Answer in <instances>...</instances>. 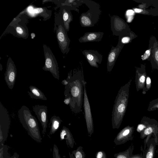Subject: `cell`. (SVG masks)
<instances>
[{
	"label": "cell",
	"mask_w": 158,
	"mask_h": 158,
	"mask_svg": "<svg viewBox=\"0 0 158 158\" xmlns=\"http://www.w3.org/2000/svg\"><path fill=\"white\" fill-rule=\"evenodd\" d=\"M68 84L65 85L64 95L65 97H70L71 101L69 105L71 110L75 113H79L81 108L84 98V81L83 71L81 70H73L68 74L66 79Z\"/></svg>",
	"instance_id": "1"
},
{
	"label": "cell",
	"mask_w": 158,
	"mask_h": 158,
	"mask_svg": "<svg viewBox=\"0 0 158 158\" xmlns=\"http://www.w3.org/2000/svg\"><path fill=\"white\" fill-rule=\"evenodd\" d=\"M130 80L119 90L114 101L112 114L113 129H118L122 123L127 110L129 92L131 82Z\"/></svg>",
	"instance_id": "2"
},
{
	"label": "cell",
	"mask_w": 158,
	"mask_h": 158,
	"mask_svg": "<svg viewBox=\"0 0 158 158\" xmlns=\"http://www.w3.org/2000/svg\"><path fill=\"white\" fill-rule=\"evenodd\" d=\"M18 116L20 123L28 135L36 142L41 143L42 138L38 122L29 109L26 106H23L18 111Z\"/></svg>",
	"instance_id": "3"
},
{
	"label": "cell",
	"mask_w": 158,
	"mask_h": 158,
	"mask_svg": "<svg viewBox=\"0 0 158 158\" xmlns=\"http://www.w3.org/2000/svg\"><path fill=\"white\" fill-rule=\"evenodd\" d=\"M81 2L85 3L89 10L81 14L80 17L81 25L84 27H93L98 22L101 13L99 5L91 1L81 0Z\"/></svg>",
	"instance_id": "4"
},
{
	"label": "cell",
	"mask_w": 158,
	"mask_h": 158,
	"mask_svg": "<svg viewBox=\"0 0 158 158\" xmlns=\"http://www.w3.org/2000/svg\"><path fill=\"white\" fill-rule=\"evenodd\" d=\"M58 17L56 20L57 27L55 30L57 41L61 52L64 54H67L69 51V46L70 40L65 29L61 13Z\"/></svg>",
	"instance_id": "5"
},
{
	"label": "cell",
	"mask_w": 158,
	"mask_h": 158,
	"mask_svg": "<svg viewBox=\"0 0 158 158\" xmlns=\"http://www.w3.org/2000/svg\"><path fill=\"white\" fill-rule=\"evenodd\" d=\"M45 57V64L42 69L49 71L55 78L59 80V71L57 61L50 48L44 44L43 45Z\"/></svg>",
	"instance_id": "6"
},
{
	"label": "cell",
	"mask_w": 158,
	"mask_h": 158,
	"mask_svg": "<svg viewBox=\"0 0 158 158\" xmlns=\"http://www.w3.org/2000/svg\"><path fill=\"white\" fill-rule=\"evenodd\" d=\"M86 82L84 84L83 106L85 112V118L86 125L88 135L91 137L94 133V124L91 112L90 104L87 95L85 85Z\"/></svg>",
	"instance_id": "7"
},
{
	"label": "cell",
	"mask_w": 158,
	"mask_h": 158,
	"mask_svg": "<svg viewBox=\"0 0 158 158\" xmlns=\"http://www.w3.org/2000/svg\"><path fill=\"white\" fill-rule=\"evenodd\" d=\"M10 121L7 110L0 102V137L1 143L3 137L7 136Z\"/></svg>",
	"instance_id": "8"
},
{
	"label": "cell",
	"mask_w": 158,
	"mask_h": 158,
	"mask_svg": "<svg viewBox=\"0 0 158 158\" xmlns=\"http://www.w3.org/2000/svg\"><path fill=\"white\" fill-rule=\"evenodd\" d=\"M17 69L14 62L10 58H8L4 79L8 88L12 89L15 84L17 75Z\"/></svg>",
	"instance_id": "9"
},
{
	"label": "cell",
	"mask_w": 158,
	"mask_h": 158,
	"mask_svg": "<svg viewBox=\"0 0 158 158\" xmlns=\"http://www.w3.org/2000/svg\"><path fill=\"white\" fill-rule=\"evenodd\" d=\"M32 108L33 111L41 124L43 128L42 133L44 135L46 131L48 122V107L45 105H37L33 106Z\"/></svg>",
	"instance_id": "10"
},
{
	"label": "cell",
	"mask_w": 158,
	"mask_h": 158,
	"mask_svg": "<svg viewBox=\"0 0 158 158\" xmlns=\"http://www.w3.org/2000/svg\"><path fill=\"white\" fill-rule=\"evenodd\" d=\"M111 28L113 35L120 36L123 35L127 28L124 21L118 16L114 15L110 18Z\"/></svg>",
	"instance_id": "11"
},
{
	"label": "cell",
	"mask_w": 158,
	"mask_h": 158,
	"mask_svg": "<svg viewBox=\"0 0 158 158\" xmlns=\"http://www.w3.org/2000/svg\"><path fill=\"white\" fill-rule=\"evenodd\" d=\"M124 45V44L118 40V44L116 47H112L107 58V69L108 72H110L112 70Z\"/></svg>",
	"instance_id": "12"
},
{
	"label": "cell",
	"mask_w": 158,
	"mask_h": 158,
	"mask_svg": "<svg viewBox=\"0 0 158 158\" xmlns=\"http://www.w3.org/2000/svg\"><path fill=\"white\" fill-rule=\"evenodd\" d=\"M89 64L92 67L98 68V64H101L102 60V55L97 51L85 50L82 52Z\"/></svg>",
	"instance_id": "13"
},
{
	"label": "cell",
	"mask_w": 158,
	"mask_h": 158,
	"mask_svg": "<svg viewBox=\"0 0 158 158\" xmlns=\"http://www.w3.org/2000/svg\"><path fill=\"white\" fill-rule=\"evenodd\" d=\"M147 76L145 68L141 66L137 68L136 70L135 77V84L136 90L137 92L143 89L142 93L145 94V85Z\"/></svg>",
	"instance_id": "14"
},
{
	"label": "cell",
	"mask_w": 158,
	"mask_h": 158,
	"mask_svg": "<svg viewBox=\"0 0 158 158\" xmlns=\"http://www.w3.org/2000/svg\"><path fill=\"white\" fill-rule=\"evenodd\" d=\"M133 127L129 126L122 129L117 135L114 142L116 145H118L125 143L129 139L133 131Z\"/></svg>",
	"instance_id": "15"
},
{
	"label": "cell",
	"mask_w": 158,
	"mask_h": 158,
	"mask_svg": "<svg viewBox=\"0 0 158 158\" xmlns=\"http://www.w3.org/2000/svg\"><path fill=\"white\" fill-rule=\"evenodd\" d=\"M71 10L76 11L74 9L69 6L62 5L61 6L60 12L65 29L67 32L69 30L70 23L73 20V16Z\"/></svg>",
	"instance_id": "16"
},
{
	"label": "cell",
	"mask_w": 158,
	"mask_h": 158,
	"mask_svg": "<svg viewBox=\"0 0 158 158\" xmlns=\"http://www.w3.org/2000/svg\"><path fill=\"white\" fill-rule=\"evenodd\" d=\"M103 35L102 32H87L80 37L78 40L80 43L99 42L102 40Z\"/></svg>",
	"instance_id": "17"
},
{
	"label": "cell",
	"mask_w": 158,
	"mask_h": 158,
	"mask_svg": "<svg viewBox=\"0 0 158 158\" xmlns=\"http://www.w3.org/2000/svg\"><path fill=\"white\" fill-rule=\"evenodd\" d=\"M60 140L65 139L66 143L68 146L73 148L75 143L73 135L68 128L64 126L60 132Z\"/></svg>",
	"instance_id": "18"
},
{
	"label": "cell",
	"mask_w": 158,
	"mask_h": 158,
	"mask_svg": "<svg viewBox=\"0 0 158 158\" xmlns=\"http://www.w3.org/2000/svg\"><path fill=\"white\" fill-rule=\"evenodd\" d=\"M29 88L30 92H27L30 98L36 99L46 100L47 99L44 94L35 86L31 85Z\"/></svg>",
	"instance_id": "19"
},
{
	"label": "cell",
	"mask_w": 158,
	"mask_h": 158,
	"mask_svg": "<svg viewBox=\"0 0 158 158\" xmlns=\"http://www.w3.org/2000/svg\"><path fill=\"white\" fill-rule=\"evenodd\" d=\"M50 121L51 125L49 134L52 135L58 130L62 121L59 116L55 115L51 117Z\"/></svg>",
	"instance_id": "20"
},
{
	"label": "cell",
	"mask_w": 158,
	"mask_h": 158,
	"mask_svg": "<svg viewBox=\"0 0 158 158\" xmlns=\"http://www.w3.org/2000/svg\"><path fill=\"white\" fill-rule=\"evenodd\" d=\"M152 53L155 63L154 67L158 69V44L157 42H155L154 44Z\"/></svg>",
	"instance_id": "21"
},
{
	"label": "cell",
	"mask_w": 158,
	"mask_h": 158,
	"mask_svg": "<svg viewBox=\"0 0 158 158\" xmlns=\"http://www.w3.org/2000/svg\"><path fill=\"white\" fill-rule=\"evenodd\" d=\"M15 29L16 34L19 36L24 38L27 37L28 32L24 27L20 25H17L15 27Z\"/></svg>",
	"instance_id": "22"
},
{
	"label": "cell",
	"mask_w": 158,
	"mask_h": 158,
	"mask_svg": "<svg viewBox=\"0 0 158 158\" xmlns=\"http://www.w3.org/2000/svg\"><path fill=\"white\" fill-rule=\"evenodd\" d=\"M74 158H85L86 155L81 146H79L77 149L72 152Z\"/></svg>",
	"instance_id": "23"
},
{
	"label": "cell",
	"mask_w": 158,
	"mask_h": 158,
	"mask_svg": "<svg viewBox=\"0 0 158 158\" xmlns=\"http://www.w3.org/2000/svg\"><path fill=\"white\" fill-rule=\"evenodd\" d=\"M65 1L67 2H64L62 5L71 6L74 9L77 11L78 12V9L77 8L81 5L82 3L81 0H67Z\"/></svg>",
	"instance_id": "24"
},
{
	"label": "cell",
	"mask_w": 158,
	"mask_h": 158,
	"mask_svg": "<svg viewBox=\"0 0 158 158\" xmlns=\"http://www.w3.org/2000/svg\"><path fill=\"white\" fill-rule=\"evenodd\" d=\"M158 110V98L151 101L148 105L147 110L148 111Z\"/></svg>",
	"instance_id": "25"
},
{
	"label": "cell",
	"mask_w": 158,
	"mask_h": 158,
	"mask_svg": "<svg viewBox=\"0 0 158 158\" xmlns=\"http://www.w3.org/2000/svg\"><path fill=\"white\" fill-rule=\"evenodd\" d=\"M129 156L128 150L125 152L115 153L114 155V156L115 158H129Z\"/></svg>",
	"instance_id": "26"
},
{
	"label": "cell",
	"mask_w": 158,
	"mask_h": 158,
	"mask_svg": "<svg viewBox=\"0 0 158 158\" xmlns=\"http://www.w3.org/2000/svg\"><path fill=\"white\" fill-rule=\"evenodd\" d=\"M53 158H61L59 153V150L57 146L54 144L53 149Z\"/></svg>",
	"instance_id": "27"
},
{
	"label": "cell",
	"mask_w": 158,
	"mask_h": 158,
	"mask_svg": "<svg viewBox=\"0 0 158 158\" xmlns=\"http://www.w3.org/2000/svg\"><path fill=\"white\" fill-rule=\"evenodd\" d=\"M151 87V80L150 77L147 76L146 80L145 88V92H146L149 90Z\"/></svg>",
	"instance_id": "28"
},
{
	"label": "cell",
	"mask_w": 158,
	"mask_h": 158,
	"mask_svg": "<svg viewBox=\"0 0 158 158\" xmlns=\"http://www.w3.org/2000/svg\"><path fill=\"white\" fill-rule=\"evenodd\" d=\"M95 156L96 158H107L106 153L103 151H98Z\"/></svg>",
	"instance_id": "29"
},
{
	"label": "cell",
	"mask_w": 158,
	"mask_h": 158,
	"mask_svg": "<svg viewBox=\"0 0 158 158\" xmlns=\"http://www.w3.org/2000/svg\"><path fill=\"white\" fill-rule=\"evenodd\" d=\"M145 128V124L142 121H141L140 123L137 126V130L138 131L140 132L143 131Z\"/></svg>",
	"instance_id": "30"
},
{
	"label": "cell",
	"mask_w": 158,
	"mask_h": 158,
	"mask_svg": "<svg viewBox=\"0 0 158 158\" xmlns=\"http://www.w3.org/2000/svg\"><path fill=\"white\" fill-rule=\"evenodd\" d=\"M151 50L149 49L147 50L144 54L142 56V59L143 60H144L147 59L149 56L151 52Z\"/></svg>",
	"instance_id": "31"
},
{
	"label": "cell",
	"mask_w": 158,
	"mask_h": 158,
	"mask_svg": "<svg viewBox=\"0 0 158 158\" xmlns=\"http://www.w3.org/2000/svg\"><path fill=\"white\" fill-rule=\"evenodd\" d=\"M153 157V151L152 148H151L147 152L146 158H152Z\"/></svg>",
	"instance_id": "32"
},
{
	"label": "cell",
	"mask_w": 158,
	"mask_h": 158,
	"mask_svg": "<svg viewBox=\"0 0 158 158\" xmlns=\"http://www.w3.org/2000/svg\"><path fill=\"white\" fill-rule=\"evenodd\" d=\"M71 101V99L69 97H65V99L64 100V103L66 105H69Z\"/></svg>",
	"instance_id": "33"
},
{
	"label": "cell",
	"mask_w": 158,
	"mask_h": 158,
	"mask_svg": "<svg viewBox=\"0 0 158 158\" xmlns=\"http://www.w3.org/2000/svg\"><path fill=\"white\" fill-rule=\"evenodd\" d=\"M134 11L136 13H141L143 12V10L141 9L135 8L134 9Z\"/></svg>",
	"instance_id": "34"
},
{
	"label": "cell",
	"mask_w": 158,
	"mask_h": 158,
	"mask_svg": "<svg viewBox=\"0 0 158 158\" xmlns=\"http://www.w3.org/2000/svg\"><path fill=\"white\" fill-rule=\"evenodd\" d=\"M61 83L63 85H66L68 84V82L67 80H64L62 81Z\"/></svg>",
	"instance_id": "35"
},
{
	"label": "cell",
	"mask_w": 158,
	"mask_h": 158,
	"mask_svg": "<svg viewBox=\"0 0 158 158\" xmlns=\"http://www.w3.org/2000/svg\"><path fill=\"white\" fill-rule=\"evenodd\" d=\"M19 155L16 153H15L12 156V158H19Z\"/></svg>",
	"instance_id": "36"
},
{
	"label": "cell",
	"mask_w": 158,
	"mask_h": 158,
	"mask_svg": "<svg viewBox=\"0 0 158 158\" xmlns=\"http://www.w3.org/2000/svg\"><path fill=\"white\" fill-rule=\"evenodd\" d=\"M69 154L70 158H74L73 155L72 153L71 154L70 153V152H69Z\"/></svg>",
	"instance_id": "37"
},
{
	"label": "cell",
	"mask_w": 158,
	"mask_h": 158,
	"mask_svg": "<svg viewBox=\"0 0 158 158\" xmlns=\"http://www.w3.org/2000/svg\"><path fill=\"white\" fill-rule=\"evenodd\" d=\"M2 65L1 64H0V71H2Z\"/></svg>",
	"instance_id": "38"
}]
</instances>
